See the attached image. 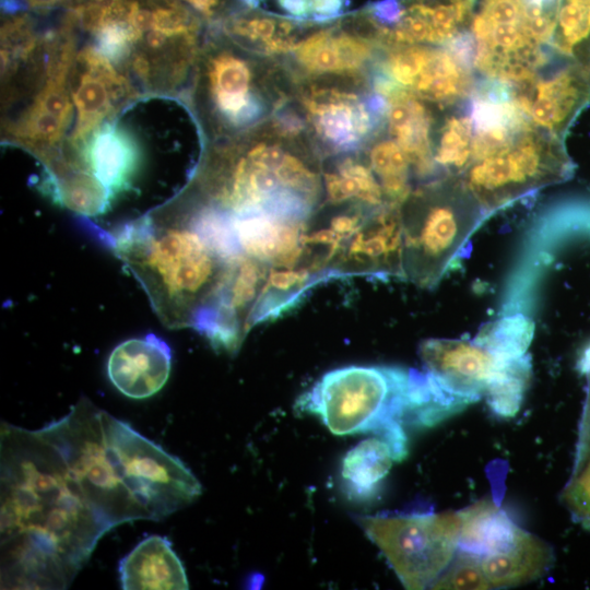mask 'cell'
I'll use <instances>...</instances> for the list:
<instances>
[{
  "label": "cell",
  "instance_id": "1",
  "mask_svg": "<svg viewBox=\"0 0 590 590\" xmlns=\"http://www.w3.org/2000/svg\"><path fill=\"white\" fill-rule=\"evenodd\" d=\"M38 430L72 499L106 532L162 520L197 497L198 480L179 458L87 398Z\"/></svg>",
  "mask_w": 590,
  "mask_h": 590
},
{
  "label": "cell",
  "instance_id": "2",
  "mask_svg": "<svg viewBox=\"0 0 590 590\" xmlns=\"http://www.w3.org/2000/svg\"><path fill=\"white\" fill-rule=\"evenodd\" d=\"M1 589H67L106 532L71 498L38 429L1 424Z\"/></svg>",
  "mask_w": 590,
  "mask_h": 590
},
{
  "label": "cell",
  "instance_id": "3",
  "mask_svg": "<svg viewBox=\"0 0 590 590\" xmlns=\"http://www.w3.org/2000/svg\"><path fill=\"white\" fill-rule=\"evenodd\" d=\"M116 256L168 328H194L213 307L231 267L184 220L156 206L111 234Z\"/></svg>",
  "mask_w": 590,
  "mask_h": 590
},
{
  "label": "cell",
  "instance_id": "4",
  "mask_svg": "<svg viewBox=\"0 0 590 590\" xmlns=\"http://www.w3.org/2000/svg\"><path fill=\"white\" fill-rule=\"evenodd\" d=\"M78 32L108 27L123 50L120 75L139 96L172 95L193 63L200 22L179 0H75Z\"/></svg>",
  "mask_w": 590,
  "mask_h": 590
},
{
  "label": "cell",
  "instance_id": "5",
  "mask_svg": "<svg viewBox=\"0 0 590 590\" xmlns=\"http://www.w3.org/2000/svg\"><path fill=\"white\" fill-rule=\"evenodd\" d=\"M415 373L393 366L337 368L304 392L296 406L318 415L334 435L377 434L401 461L408 455L403 425L412 405Z\"/></svg>",
  "mask_w": 590,
  "mask_h": 590
},
{
  "label": "cell",
  "instance_id": "6",
  "mask_svg": "<svg viewBox=\"0 0 590 590\" xmlns=\"http://www.w3.org/2000/svg\"><path fill=\"white\" fill-rule=\"evenodd\" d=\"M403 275L422 287L438 283L488 213L460 177L428 182L400 206Z\"/></svg>",
  "mask_w": 590,
  "mask_h": 590
},
{
  "label": "cell",
  "instance_id": "7",
  "mask_svg": "<svg viewBox=\"0 0 590 590\" xmlns=\"http://www.w3.org/2000/svg\"><path fill=\"white\" fill-rule=\"evenodd\" d=\"M573 172L563 139L532 125L502 152L472 163L461 179L491 214L533 190L568 179Z\"/></svg>",
  "mask_w": 590,
  "mask_h": 590
},
{
  "label": "cell",
  "instance_id": "8",
  "mask_svg": "<svg viewBox=\"0 0 590 590\" xmlns=\"http://www.w3.org/2000/svg\"><path fill=\"white\" fill-rule=\"evenodd\" d=\"M356 521L406 589L432 586L459 547L458 512L362 516Z\"/></svg>",
  "mask_w": 590,
  "mask_h": 590
},
{
  "label": "cell",
  "instance_id": "9",
  "mask_svg": "<svg viewBox=\"0 0 590 590\" xmlns=\"http://www.w3.org/2000/svg\"><path fill=\"white\" fill-rule=\"evenodd\" d=\"M68 84L75 116L73 129L60 155L103 121L113 118L128 103L139 98L128 81L90 45L75 50Z\"/></svg>",
  "mask_w": 590,
  "mask_h": 590
},
{
  "label": "cell",
  "instance_id": "10",
  "mask_svg": "<svg viewBox=\"0 0 590 590\" xmlns=\"http://www.w3.org/2000/svg\"><path fill=\"white\" fill-rule=\"evenodd\" d=\"M196 90L203 91L211 116L227 130L252 126L266 110L252 90L249 62L231 49H215L206 56Z\"/></svg>",
  "mask_w": 590,
  "mask_h": 590
},
{
  "label": "cell",
  "instance_id": "11",
  "mask_svg": "<svg viewBox=\"0 0 590 590\" xmlns=\"http://www.w3.org/2000/svg\"><path fill=\"white\" fill-rule=\"evenodd\" d=\"M418 354L434 381L467 404L485 396L506 361L464 339H427L421 342Z\"/></svg>",
  "mask_w": 590,
  "mask_h": 590
},
{
  "label": "cell",
  "instance_id": "12",
  "mask_svg": "<svg viewBox=\"0 0 590 590\" xmlns=\"http://www.w3.org/2000/svg\"><path fill=\"white\" fill-rule=\"evenodd\" d=\"M335 276L403 275V226L400 206L375 210L349 240L334 266Z\"/></svg>",
  "mask_w": 590,
  "mask_h": 590
},
{
  "label": "cell",
  "instance_id": "13",
  "mask_svg": "<svg viewBox=\"0 0 590 590\" xmlns=\"http://www.w3.org/2000/svg\"><path fill=\"white\" fill-rule=\"evenodd\" d=\"M514 103L534 126L563 139L590 103V69L569 66L539 82Z\"/></svg>",
  "mask_w": 590,
  "mask_h": 590
},
{
  "label": "cell",
  "instance_id": "14",
  "mask_svg": "<svg viewBox=\"0 0 590 590\" xmlns=\"http://www.w3.org/2000/svg\"><path fill=\"white\" fill-rule=\"evenodd\" d=\"M170 368V347L153 333L121 342L107 361L111 384L123 396L137 400L156 394L167 382Z\"/></svg>",
  "mask_w": 590,
  "mask_h": 590
},
{
  "label": "cell",
  "instance_id": "15",
  "mask_svg": "<svg viewBox=\"0 0 590 590\" xmlns=\"http://www.w3.org/2000/svg\"><path fill=\"white\" fill-rule=\"evenodd\" d=\"M243 252L267 266L297 268L305 255L306 221L288 220L264 211L232 214Z\"/></svg>",
  "mask_w": 590,
  "mask_h": 590
},
{
  "label": "cell",
  "instance_id": "16",
  "mask_svg": "<svg viewBox=\"0 0 590 590\" xmlns=\"http://www.w3.org/2000/svg\"><path fill=\"white\" fill-rule=\"evenodd\" d=\"M477 0H409L401 4L393 26L398 40L415 43H450L464 31L473 15Z\"/></svg>",
  "mask_w": 590,
  "mask_h": 590
},
{
  "label": "cell",
  "instance_id": "17",
  "mask_svg": "<svg viewBox=\"0 0 590 590\" xmlns=\"http://www.w3.org/2000/svg\"><path fill=\"white\" fill-rule=\"evenodd\" d=\"M119 578L125 590H186L189 582L185 567L162 535L142 540L119 563Z\"/></svg>",
  "mask_w": 590,
  "mask_h": 590
},
{
  "label": "cell",
  "instance_id": "18",
  "mask_svg": "<svg viewBox=\"0 0 590 590\" xmlns=\"http://www.w3.org/2000/svg\"><path fill=\"white\" fill-rule=\"evenodd\" d=\"M321 138L340 150L355 149L382 117L375 115L366 101L357 102L353 94L330 91L307 104Z\"/></svg>",
  "mask_w": 590,
  "mask_h": 590
},
{
  "label": "cell",
  "instance_id": "19",
  "mask_svg": "<svg viewBox=\"0 0 590 590\" xmlns=\"http://www.w3.org/2000/svg\"><path fill=\"white\" fill-rule=\"evenodd\" d=\"M553 559L548 544L520 528L509 546L481 557V565L491 587L505 588L542 577Z\"/></svg>",
  "mask_w": 590,
  "mask_h": 590
},
{
  "label": "cell",
  "instance_id": "20",
  "mask_svg": "<svg viewBox=\"0 0 590 590\" xmlns=\"http://www.w3.org/2000/svg\"><path fill=\"white\" fill-rule=\"evenodd\" d=\"M299 63L311 72L353 71L370 55V44L358 36L324 30L314 33L296 46Z\"/></svg>",
  "mask_w": 590,
  "mask_h": 590
},
{
  "label": "cell",
  "instance_id": "21",
  "mask_svg": "<svg viewBox=\"0 0 590 590\" xmlns=\"http://www.w3.org/2000/svg\"><path fill=\"white\" fill-rule=\"evenodd\" d=\"M459 548L483 557L509 546L520 528L495 503L480 500L460 510Z\"/></svg>",
  "mask_w": 590,
  "mask_h": 590
},
{
  "label": "cell",
  "instance_id": "22",
  "mask_svg": "<svg viewBox=\"0 0 590 590\" xmlns=\"http://www.w3.org/2000/svg\"><path fill=\"white\" fill-rule=\"evenodd\" d=\"M396 461L392 448L381 437L359 441L342 460L341 477L346 494L356 500L371 498Z\"/></svg>",
  "mask_w": 590,
  "mask_h": 590
},
{
  "label": "cell",
  "instance_id": "23",
  "mask_svg": "<svg viewBox=\"0 0 590 590\" xmlns=\"http://www.w3.org/2000/svg\"><path fill=\"white\" fill-rule=\"evenodd\" d=\"M554 47L562 58L590 69V0H558Z\"/></svg>",
  "mask_w": 590,
  "mask_h": 590
},
{
  "label": "cell",
  "instance_id": "24",
  "mask_svg": "<svg viewBox=\"0 0 590 590\" xmlns=\"http://www.w3.org/2000/svg\"><path fill=\"white\" fill-rule=\"evenodd\" d=\"M328 199L341 203L357 199L371 209L386 205L382 188L371 168L352 160H345L337 166V172L324 175Z\"/></svg>",
  "mask_w": 590,
  "mask_h": 590
},
{
  "label": "cell",
  "instance_id": "25",
  "mask_svg": "<svg viewBox=\"0 0 590 590\" xmlns=\"http://www.w3.org/2000/svg\"><path fill=\"white\" fill-rule=\"evenodd\" d=\"M473 119L465 115H451L445 120L434 146V160L444 177H460L471 164Z\"/></svg>",
  "mask_w": 590,
  "mask_h": 590
},
{
  "label": "cell",
  "instance_id": "26",
  "mask_svg": "<svg viewBox=\"0 0 590 590\" xmlns=\"http://www.w3.org/2000/svg\"><path fill=\"white\" fill-rule=\"evenodd\" d=\"M369 162L387 205L401 206L411 192V168L401 146L394 140H382L370 150Z\"/></svg>",
  "mask_w": 590,
  "mask_h": 590
},
{
  "label": "cell",
  "instance_id": "27",
  "mask_svg": "<svg viewBox=\"0 0 590 590\" xmlns=\"http://www.w3.org/2000/svg\"><path fill=\"white\" fill-rule=\"evenodd\" d=\"M531 376V359L528 355L506 359L485 392L493 412L502 417L515 416L522 403Z\"/></svg>",
  "mask_w": 590,
  "mask_h": 590
},
{
  "label": "cell",
  "instance_id": "28",
  "mask_svg": "<svg viewBox=\"0 0 590 590\" xmlns=\"http://www.w3.org/2000/svg\"><path fill=\"white\" fill-rule=\"evenodd\" d=\"M532 333L531 321L518 315L487 324L474 341L496 356L509 359L526 354Z\"/></svg>",
  "mask_w": 590,
  "mask_h": 590
},
{
  "label": "cell",
  "instance_id": "29",
  "mask_svg": "<svg viewBox=\"0 0 590 590\" xmlns=\"http://www.w3.org/2000/svg\"><path fill=\"white\" fill-rule=\"evenodd\" d=\"M293 24L287 21L250 14L233 17L227 23V33L235 39L261 45L266 50L275 51L285 42L293 40L288 34Z\"/></svg>",
  "mask_w": 590,
  "mask_h": 590
},
{
  "label": "cell",
  "instance_id": "30",
  "mask_svg": "<svg viewBox=\"0 0 590 590\" xmlns=\"http://www.w3.org/2000/svg\"><path fill=\"white\" fill-rule=\"evenodd\" d=\"M562 498L575 521L590 530V439L578 440L575 467Z\"/></svg>",
  "mask_w": 590,
  "mask_h": 590
},
{
  "label": "cell",
  "instance_id": "31",
  "mask_svg": "<svg viewBox=\"0 0 590 590\" xmlns=\"http://www.w3.org/2000/svg\"><path fill=\"white\" fill-rule=\"evenodd\" d=\"M432 586L433 589L453 590L491 588L481 565V557L462 551Z\"/></svg>",
  "mask_w": 590,
  "mask_h": 590
},
{
  "label": "cell",
  "instance_id": "32",
  "mask_svg": "<svg viewBox=\"0 0 590 590\" xmlns=\"http://www.w3.org/2000/svg\"><path fill=\"white\" fill-rule=\"evenodd\" d=\"M311 16L317 21L333 19L342 13L347 0H309Z\"/></svg>",
  "mask_w": 590,
  "mask_h": 590
},
{
  "label": "cell",
  "instance_id": "33",
  "mask_svg": "<svg viewBox=\"0 0 590 590\" xmlns=\"http://www.w3.org/2000/svg\"><path fill=\"white\" fill-rule=\"evenodd\" d=\"M278 3L287 15L294 19L311 17L309 0H278Z\"/></svg>",
  "mask_w": 590,
  "mask_h": 590
},
{
  "label": "cell",
  "instance_id": "34",
  "mask_svg": "<svg viewBox=\"0 0 590 590\" xmlns=\"http://www.w3.org/2000/svg\"><path fill=\"white\" fill-rule=\"evenodd\" d=\"M204 17H213L221 9L222 0H181Z\"/></svg>",
  "mask_w": 590,
  "mask_h": 590
},
{
  "label": "cell",
  "instance_id": "35",
  "mask_svg": "<svg viewBox=\"0 0 590 590\" xmlns=\"http://www.w3.org/2000/svg\"><path fill=\"white\" fill-rule=\"evenodd\" d=\"M24 8H31L34 10H49L57 8L58 5L71 3L75 0H20Z\"/></svg>",
  "mask_w": 590,
  "mask_h": 590
},
{
  "label": "cell",
  "instance_id": "36",
  "mask_svg": "<svg viewBox=\"0 0 590 590\" xmlns=\"http://www.w3.org/2000/svg\"><path fill=\"white\" fill-rule=\"evenodd\" d=\"M46 69H47V68H46ZM45 71H46V70H45ZM45 71H43V72H45ZM43 72H42V73H43ZM39 74H40V73H39ZM39 74H38V75H39ZM35 80H36V79H35ZM35 80H34V81H35ZM34 81H33V82H34ZM33 82H32V83H33ZM32 83H31V84H32ZM31 84H30V85H31ZM30 85H28V86H30ZM28 86H27V87H28ZM27 87H26V88H27Z\"/></svg>",
  "mask_w": 590,
  "mask_h": 590
}]
</instances>
